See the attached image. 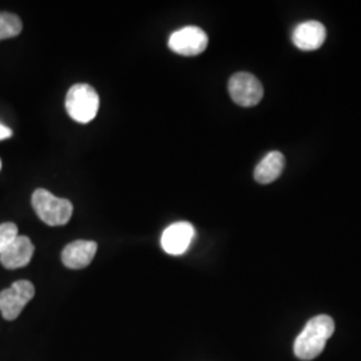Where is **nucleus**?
<instances>
[{"instance_id":"nucleus-1","label":"nucleus","mask_w":361,"mask_h":361,"mask_svg":"<svg viewBox=\"0 0 361 361\" xmlns=\"http://www.w3.org/2000/svg\"><path fill=\"white\" fill-rule=\"evenodd\" d=\"M335 332V322L326 314L310 319L295 340L293 350L300 360H313L322 355L326 341Z\"/></svg>"},{"instance_id":"nucleus-2","label":"nucleus","mask_w":361,"mask_h":361,"mask_svg":"<svg viewBox=\"0 0 361 361\" xmlns=\"http://www.w3.org/2000/svg\"><path fill=\"white\" fill-rule=\"evenodd\" d=\"M31 202L39 219L50 226L66 225L73 216V204L66 198L55 197L46 189H37Z\"/></svg>"},{"instance_id":"nucleus-3","label":"nucleus","mask_w":361,"mask_h":361,"mask_svg":"<svg viewBox=\"0 0 361 361\" xmlns=\"http://www.w3.org/2000/svg\"><path fill=\"white\" fill-rule=\"evenodd\" d=\"M66 110L75 122L89 123L99 110V95L90 85H74L67 91Z\"/></svg>"},{"instance_id":"nucleus-4","label":"nucleus","mask_w":361,"mask_h":361,"mask_svg":"<svg viewBox=\"0 0 361 361\" xmlns=\"http://www.w3.org/2000/svg\"><path fill=\"white\" fill-rule=\"evenodd\" d=\"M35 296V288L32 283L19 280L10 288L0 292V313L1 316L13 322L16 320L27 304Z\"/></svg>"},{"instance_id":"nucleus-5","label":"nucleus","mask_w":361,"mask_h":361,"mask_svg":"<svg viewBox=\"0 0 361 361\" xmlns=\"http://www.w3.org/2000/svg\"><path fill=\"white\" fill-rule=\"evenodd\" d=\"M229 94L233 102L243 107H252L259 104L264 97V87L253 74L237 73L229 80Z\"/></svg>"},{"instance_id":"nucleus-6","label":"nucleus","mask_w":361,"mask_h":361,"mask_svg":"<svg viewBox=\"0 0 361 361\" xmlns=\"http://www.w3.org/2000/svg\"><path fill=\"white\" fill-rule=\"evenodd\" d=\"M209 38L200 27L188 26L173 32L169 38L171 51L183 56H195L207 50Z\"/></svg>"},{"instance_id":"nucleus-7","label":"nucleus","mask_w":361,"mask_h":361,"mask_svg":"<svg viewBox=\"0 0 361 361\" xmlns=\"http://www.w3.org/2000/svg\"><path fill=\"white\" fill-rule=\"evenodd\" d=\"M194 228L189 222H176L165 229L161 238L164 250L171 256L183 255L194 238Z\"/></svg>"},{"instance_id":"nucleus-8","label":"nucleus","mask_w":361,"mask_h":361,"mask_svg":"<svg viewBox=\"0 0 361 361\" xmlns=\"http://www.w3.org/2000/svg\"><path fill=\"white\" fill-rule=\"evenodd\" d=\"M35 247L26 235H18L0 255V262L6 269H19L27 267L34 256Z\"/></svg>"},{"instance_id":"nucleus-9","label":"nucleus","mask_w":361,"mask_h":361,"mask_svg":"<svg viewBox=\"0 0 361 361\" xmlns=\"http://www.w3.org/2000/svg\"><path fill=\"white\" fill-rule=\"evenodd\" d=\"M326 38V30L323 23L310 20L300 23L293 30L292 40L297 49L302 51H313L323 46L324 40Z\"/></svg>"},{"instance_id":"nucleus-10","label":"nucleus","mask_w":361,"mask_h":361,"mask_svg":"<svg viewBox=\"0 0 361 361\" xmlns=\"http://www.w3.org/2000/svg\"><path fill=\"white\" fill-rule=\"evenodd\" d=\"M97 249L98 245L94 241L78 240L63 249L62 262L70 269H83L90 265Z\"/></svg>"},{"instance_id":"nucleus-11","label":"nucleus","mask_w":361,"mask_h":361,"mask_svg":"<svg viewBox=\"0 0 361 361\" xmlns=\"http://www.w3.org/2000/svg\"><path fill=\"white\" fill-rule=\"evenodd\" d=\"M285 166V158L280 152H271L265 155L255 169V180L258 183L268 185L277 180Z\"/></svg>"},{"instance_id":"nucleus-12","label":"nucleus","mask_w":361,"mask_h":361,"mask_svg":"<svg viewBox=\"0 0 361 361\" xmlns=\"http://www.w3.org/2000/svg\"><path fill=\"white\" fill-rule=\"evenodd\" d=\"M23 23L18 15L0 13V40L15 38L22 32Z\"/></svg>"},{"instance_id":"nucleus-13","label":"nucleus","mask_w":361,"mask_h":361,"mask_svg":"<svg viewBox=\"0 0 361 361\" xmlns=\"http://www.w3.org/2000/svg\"><path fill=\"white\" fill-rule=\"evenodd\" d=\"M18 235V226L13 222H4L0 225V255Z\"/></svg>"},{"instance_id":"nucleus-14","label":"nucleus","mask_w":361,"mask_h":361,"mask_svg":"<svg viewBox=\"0 0 361 361\" xmlns=\"http://www.w3.org/2000/svg\"><path fill=\"white\" fill-rule=\"evenodd\" d=\"M11 135H13V130L0 123V141L7 140V138H10Z\"/></svg>"},{"instance_id":"nucleus-15","label":"nucleus","mask_w":361,"mask_h":361,"mask_svg":"<svg viewBox=\"0 0 361 361\" xmlns=\"http://www.w3.org/2000/svg\"><path fill=\"white\" fill-rule=\"evenodd\" d=\"M0 169H1V161H0Z\"/></svg>"}]
</instances>
